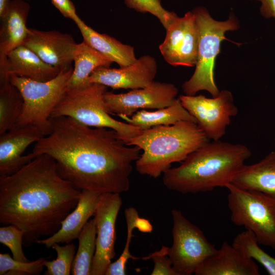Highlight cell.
I'll return each instance as SVG.
<instances>
[{
    "mask_svg": "<svg viewBox=\"0 0 275 275\" xmlns=\"http://www.w3.org/2000/svg\"><path fill=\"white\" fill-rule=\"evenodd\" d=\"M209 141L196 123L183 121L143 130L125 143L143 151L135 161L138 173L157 178Z\"/></svg>",
    "mask_w": 275,
    "mask_h": 275,
    "instance_id": "obj_4",
    "label": "cell"
},
{
    "mask_svg": "<svg viewBox=\"0 0 275 275\" xmlns=\"http://www.w3.org/2000/svg\"><path fill=\"white\" fill-rule=\"evenodd\" d=\"M178 93L173 84L153 81L149 86L127 93L104 94L106 109L109 114L129 116L145 109H160L171 105Z\"/></svg>",
    "mask_w": 275,
    "mask_h": 275,
    "instance_id": "obj_12",
    "label": "cell"
},
{
    "mask_svg": "<svg viewBox=\"0 0 275 275\" xmlns=\"http://www.w3.org/2000/svg\"><path fill=\"white\" fill-rule=\"evenodd\" d=\"M274 147H275V134L274 136Z\"/></svg>",
    "mask_w": 275,
    "mask_h": 275,
    "instance_id": "obj_38",
    "label": "cell"
},
{
    "mask_svg": "<svg viewBox=\"0 0 275 275\" xmlns=\"http://www.w3.org/2000/svg\"><path fill=\"white\" fill-rule=\"evenodd\" d=\"M179 98L209 140H219L225 134L231 118L238 114L232 94L227 90L211 98L203 95H180Z\"/></svg>",
    "mask_w": 275,
    "mask_h": 275,
    "instance_id": "obj_10",
    "label": "cell"
},
{
    "mask_svg": "<svg viewBox=\"0 0 275 275\" xmlns=\"http://www.w3.org/2000/svg\"><path fill=\"white\" fill-rule=\"evenodd\" d=\"M106 91V86L97 83L67 91L52 112L51 118L69 117L89 127L113 129L125 143L128 139L139 134L142 130L109 115L103 97Z\"/></svg>",
    "mask_w": 275,
    "mask_h": 275,
    "instance_id": "obj_6",
    "label": "cell"
},
{
    "mask_svg": "<svg viewBox=\"0 0 275 275\" xmlns=\"http://www.w3.org/2000/svg\"><path fill=\"white\" fill-rule=\"evenodd\" d=\"M23 105L20 91L9 78L0 81V135L16 125Z\"/></svg>",
    "mask_w": 275,
    "mask_h": 275,
    "instance_id": "obj_25",
    "label": "cell"
},
{
    "mask_svg": "<svg viewBox=\"0 0 275 275\" xmlns=\"http://www.w3.org/2000/svg\"><path fill=\"white\" fill-rule=\"evenodd\" d=\"M76 44L70 34L35 29H29L23 43L45 63L61 71L72 67Z\"/></svg>",
    "mask_w": 275,
    "mask_h": 275,
    "instance_id": "obj_15",
    "label": "cell"
},
{
    "mask_svg": "<svg viewBox=\"0 0 275 275\" xmlns=\"http://www.w3.org/2000/svg\"><path fill=\"white\" fill-rule=\"evenodd\" d=\"M61 71L43 61L36 53L22 44L7 55L4 70L0 72V81L15 75L39 81H46L56 77Z\"/></svg>",
    "mask_w": 275,
    "mask_h": 275,
    "instance_id": "obj_18",
    "label": "cell"
},
{
    "mask_svg": "<svg viewBox=\"0 0 275 275\" xmlns=\"http://www.w3.org/2000/svg\"><path fill=\"white\" fill-rule=\"evenodd\" d=\"M0 176L11 175L34 159L32 152L23 154L31 144L44 136L32 125H15L0 135Z\"/></svg>",
    "mask_w": 275,
    "mask_h": 275,
    "instance_id": "obj_16",
    "label": "cell"
},
{
    "mask_svg": "<svg viewBox=\"0 0 275 275\" xmlns=\"http://www.w3.org/2000/svg\"><path fill=\"white\" fill-rule=\"evenodd\" d=\"M52 4L66 18L72 20L76 24L82 20L76 12V9L70 0H50Z\"/></svg>",
    "mask_w": 275,
    "mask_h": 275,
    "instance_id": "obj_34",
    "label": "cell"
},
{
    "mask_svg": "<svg viewBox=\"0 0 275 275\" xmlns=\"http://www.w3.org/2000/svg\"><path fill=\"white\" fill-rule=\"evenodd\" d=\"M80 193L60 175L52 157L39 155L15 173L0 176V223L22 230L23 244L29 246L60 229Z\"/></svg>",
    "mask_w": 275,
    "mask_h": 275,
    "instance_id": "obj_2",
    "label": "cell"
},
{
    "mask_svg": "<svg viewBox=\"0 0 275 275\" xmlns=\"http://www.w3.org/2000/svg\"><path fill=\"white\" fill-rule=\"evenodd\" d=\"M30 10L28 2L10 0L0 16V72L4 69L8 53L23 44L29 34L26 22Z\"/></svg>",
    "mask_w": 275,
    "mask_h": 275,
    "instance_id": "obj_17",
    "label": "cell"
},
{
    "mask_svg": "<svg viewBox=\"0 0 275 275\" xmlns=\"http://www.w3.org/2000/svg\"><path fill=\"white\" fill-rule=\"evenodd\" d=\"M10 0H0V16L6 10Z\"/></svg>",
    "mask_w": 275,
    "mask_h": 275,
    "instance_id": "obj_37",
    "label": "cell"
},
{
    "mask_svg": "<svg viewBox=\"0 0 275 275\" xmlns=\"http://www.w3.org/2000/svg\"><path fill=\"white\" fill-rule=\"evenodd\" d=\"M51 248L57 254V259L52 261L46 260L44 266L46 269L45 275H69L71 273L72 264L75 255V246L73 243L60 245L56 243Z\"/></svg>",
    "mask_w": 275,
    "mask_h": 275,
    "instance_id": "obj_29",
    "label": "cell"
},
{
    "mask_svg": "<svg viewBox=\"0 0 275 275\" xmlns=\"http://www.w3.org/2000/svg\"><path fill=\"white\" fill-rule=\"evenodd\" d=\"M255 234L246 230L237 234L232 245L245 257L258 262L270 275H275V258L264 251Z\"/></svg>",
    "mask_w": 275,
    "mask_h": 275,
    "instance_id": "obj_27",
    "label": "cell"
},
{
    "mask_svg": "<svg viewBox=\"0 0 275 275\" xmlns=\"http://www.w3.org/2000/svg\"><path fill=\"white\" fill-rule=\"evenodd\" d=\"M51 132L37 142L32 153L48 154L58 172L80 190L99 194L127 191L132 162L140 149L128 146L114 130L92 128L66 116L51 118Z\"/></svg>",
    "mask_w": 275,
    "mask_h": 275,
    "instance_id": "obj_1",
    "label": "cell"
},
{
    "mask_svg": "<svg viewBox=\"0 0 275 275\" xmlns=\"http://www.w3.org/2000/svg\"><path fill=\"white\" fill-rule=\"evenodd\" d=\"M76 25L84 41L113 63H117L120 67L136 61L133 47L123 44L109 35L96 32L82 20Z\"/></svg>",
    "mask_w": 275,
    "mask_h": 275,
    "instance_id": "obj_22",
    "label": "cell"
},
{
    "mask_svg": "<svg viewBox=\"0 0 275 275\" xmlns=\"http://www.w3.org/2000/svg\"><path fill=\"white\" fill-rule=\"evenodd\" d=\"M135 228L143 233H150L153 230V226L149 221L140 216L135 220Z\"/></svg>",
    "mask_w": 275,
    "mask_h": 275,
    "instance_id": "obj_36",
    "label": "cell"
},
{
    "mask_svg": "<svg viewBox=\"0 0 275 275\" xmlns=\"http://www.w3.org/2000/svg\"><path fill=\"white\" fill-rule=\"evenodd\" d=\"M46 259L40 258L33 261L15 260L9 254H0V275L39 274L43 270Z\"/></svg>",
    "mask_w": 275,
    "mask_h": 275,
    "instance_id": "obj_30",
    "label": "cell"
},
{
    "mask_svg": "<svg viewBox=\"0 0 275 275\" xmlns=\"http://www.w3.org/2000/svg\"><path fill=\"white\" fill-rule=\"evenodd\" d=\"M74 64L67 84L66 91L85 87L89 84L90 75L99 67H110L113 63L85 41L77 43L73 52Z\"/></svg>",
    "mask_w": 275,
    "mask_h": 275,
    "instance_id": "obj_23",
    "label": "cell"
},
{
    "mask_svg": "<svg viewBox=\"0 0 275 275\" xmlns=\"http://www.w3.org/2000/svg\"><path fill=\"white\" fill-rule=\"evenodd\" d=\"M72 67L63 70L53 79L39 81L15 75L9 76L11 83L20 91L23 105L16 125H32L44 136L52 131L51 115L66 92Z\"/></svg>",
    "mask_w": 275,
    "mask_h": 275,
    "instance_id": "obj_7",
    "label": "cell"
},
{
    "mask_svg": "<svg viewBox=\"0 0 275 275\" xmlns=\"http://www.w3.org/2000/svg\"><path fill=\"white\" fill-rule=\"evenodd\" d=\"M166 30L159 50L164 60L172 66L193 67L198 54L199 34L193 12L176 17Z\"/></svg>",
    "mask_w": 275,
    "mask_h": 275,
    "instance_id": "obj_13",
    "label": "cell"
},
{
    "mask_svg": "<svg viewBox=\"0 0 275 275\" xmlns=\"http://www.w3.org/2000/svg\"><path fill=\"white\" fill-rule=\"evenodd\" d=\"M127 7L141 13H150L157 17L166 30L178 16L164 9L160 0H124Z\"/></svg>",
    "mask_w": 275,
    "mask_h": 275,
    "instance_id": "obj_31",
    "label": "cell"
},
{
    "mask_svg": "<svg viewBox=\"0 0 275 275\" xmlns=\"http://www.w3.org/2000/svg\"><path fill=\"white\" fill-rule=\"evenodd\" d=\"M122 205L120 194H100L93 214L96 229V251L91 275H105L115 256L116 222Z\"/></svg>",
    "mask_w": 275,
    "mask_h": 275,
    "instance_id": "obj_11",
    "label": "cell"
},
{
    "mask_svg": "<svg viewBox=\"0 0 275 275\" xmlns=\"http://www.w3.org/2000/svg\"><path fill=\"white\" fill-rule=\"evenodd\" d=\"M125 218L127 226V238L124 250L115 262H111L108 266L105 275H125L126 274V265L129 259L136 260L138 257L132 256L129 251L132 232L135 229V222L139 216L136 209L132 207H128L124 211Z\"/></svg>",
    "mask_w": 275,
    "mask_h": 275,
    "instance_id": "obj_28",
    "label": "cell"
},
{
    "mask_svg": "<svg viewBox=\"0 0 275 275\" xmlns=\"http://www.w3.org/2000/svg\"><path fill=\"white\" fill-rule=\"evenodd\" d=\"M169 247L162 245L160 250L143 257V260L152 259L154 267L151 275H178L173 268L171 261L168 256Z\"/></svg>",
    "mask_w": 275,
    "mask_h": 275,
    "instance_id": "obj_33",
    "label": "cell"
},
{
    "mask_svg": "<svg viewBox=\"0 0 275 275\" xmlns=\"http://www.w3.org/2000/svg\"><path fill=\"white\" fill-rule=\"evenodd\" d=\"M173 243L168 256L178 275H191L217 249L203 232L177 209L172 210Z\"/></svg>",
    "mask_w": 275,
    "mask_h": 275,
    "instance_id": "obj_9",
    "label": "cell"
},
{
    "mask_svg": "<svg viewBox=\"0 0 275 275\" xmlns=\"http://www.w3.org/2000/svg\"><path fill=\"white\" fill-rule=\"evenodd\" d=\"M192 12L199 30L198 59L193 75L182 84V89L187 95H195L198 92L205 90L215 97L220 92L214 78L215 59L220 52L222 41L226 39L225 33L237 30L239 23L233 14L225 21H217L204 7H197Z\"/></svg>",
    "mask_w": 275,
    "mask_h": 275,
    "instance_id": "obj_5",
    "label": "cell"
},
{
    "mask_svg": "<svg viewBox=\"0 0 275 275\" xmlns=\"http://www.w3.org/2000/svg\"><path fill=\"white\" fill-rule=\"evenodd\" d=\"M196 275H259L254 261L241 254L224 241L221 248L205 259L196 269Z\"/></svg>",
    "mask_w": 275,
    "mask_h": 275,
    "instance_id": "obj_20",
    "label": "cell"
},
{
    "mask_svg": "<svg viewBox=\"0 0 275 275\" xmlns=\"http://www.w3.org/2000/svg\"><path fill=\"white\" fill-rule=\"evenodd\" d=\"M26 1H30V0H26Z\"/></svg>",
    "mask_w": 275,
    "mask_h": 275,
    "instance_id": "obj_39",
    "label": "cell"
},
{
    "mask_svg": "<svg viewBox=\"0 0 275 275\" xmlns=\"http://www.w3.org/2000/svg\"><path fill=\"white\" fill-rule=\"evenodd\" d=\"M126 123L139 127L141 130L160 125H171L179 122L188 121L197 123L195 118L183 106L179 98H176L170 105L155 111L141 109L131 118L118 116Z\"/></svg>",
    "mask_w": 275,
    "mask_h": 275,
    "instance_id": "obj_24",
    "label": "cell"
},
{
    "mask_svg": "<svg viewBox=\"0 0 275 275\" xmlns=\"http://www.w3.org/2000/svg\"><path fill=\"white\" fill-rule=\"evenodd\" d=\"M226 187L231 221L252 231L259 244L275 249V200L232 183Z\"/></svg>",
    "mask_w": 275,
    "mask_h": 275,
    "instance_id": "obj_8",
    "label": "cell"
},
{
    "mask_svg": "<svg viewBox=\"0 0 275 275\" xmlns=\"http://www.w3.org/2000/svg\"><path fill=\"white\" fill-rule=\"evenodd\" d=\"M77 239L78 247L72 264L71 274L91 275L96 241V229L93 218L87 223Z\"/></svg>",
    "mask_w": 275,
    "mask_h": 275,
    "instance_id": "obj_26",
    "label": "cell"
},
{
    "mask_svg": "<svg viewBox=\"0 0 275 275\" xmlns=\"http://www.w3.org/2000/svg\"><path fill=\"white\" fill-rule=\"evenodd\" d=\"M100 194L88 190H81L76 207L62 222L60 229L46 238L36 240L35 243L49 249L56 243H70L77 238L90 218L93 216Z\"/></svg>",
    "mask_w": 275,
    "mask_h": 275,
    "instance_id": "obj_19",
    "label": "cell"
},
{
    "mask_svg": "<svg viewBox=\"0 0 275 275\" xmlns=\"http://www.w3.org/2000/svg\"><path fill=\"white\" fill-rule=\"evenodd\" d=\"M23 236L24 232L14 225H8L0 228V242L10 249L15 260L28 262L30 261L22 249Z\"/></svg>",
    "mask_w": 275,
    "mask_h": 275,
    "instance_id": "obj_32",
    "label": "cell"
},
{
    "mask_svg": "<svg viewBox=\"0 0 275 275\" xmlns=\"http://www.w3.org/2000/svg\"><path fill=\"white\" fill-rule=\"evenodd\" d=\"M252 1V0H251ZM261 3L260 8L261 14L266 18L275 19V0H255Z\"/></svg>",
    "mask_w": 275,
    "mask_h": 275,
    "instance_id": "obj_35",
    "label": "cell"
},
{
    "mask_svg": "<svg viewBox=\"0 0 275 275\" xmlns=\"http://www.w3.org/2000/svg\"><path fill=\"white\" fill-rule=\"evenodd\" d=\"M251 155L250 150L244 145L209 141L191 153L179 166L165 172L163 183L167 188L183 194L226 187Z\"/></svg>",
    "mask_w": 275,
    "mask_h": 275,
    "instance_id": "obj_3",
    "label": "cell"
},
{
    "mask_svg": "<svg viewBox=\"0 0 275 275\" xmlns=\"http://www.w3.org/2000/svg\"><path fill=\"white\" fill-rule=\"evenodd\" d=\"M157 70L155 58L144 55L135 62L119 68L99 67L90 75L88 81L89 84H102L113 89H137L150 85Z\"/></svg>",
    "mask_w": 275,
    "mask_h": 275,
    "instance_id": "obj_14",
    "label": "cell"
},
{
    "mask_svg": "<svg viewBox=\"0 0 275 275\" xmlns=\"http://www.w3.org/2000/svg\"><path fill=\"white\" fill-rule=\"evenodd\" d=\"M236 186L262 193L275 200V151L257 162L244 164L232 182Z\"/></svg>",
    "mask_w": 275,
    "mask_h": 275,
    "instance_id": "obj_21",
    "label": "cell"
}]
</instances>
